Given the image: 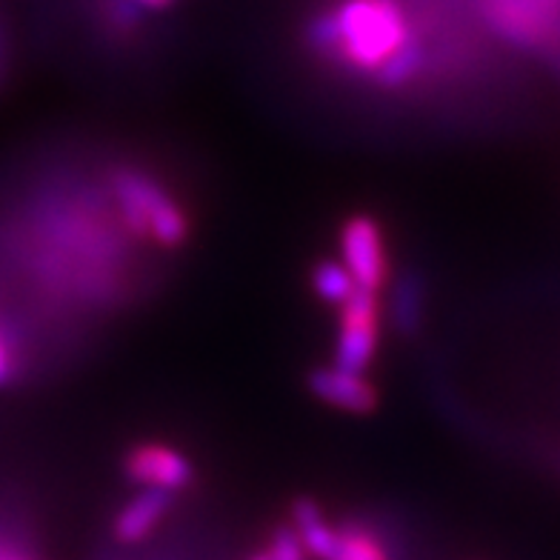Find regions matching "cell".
<instances>
[{
  "label": "cell",
  "mask_w": 560,
  "mask_h": 560,
  "mask_svg": "<svg viewBox=\"0 0 560 560\" xmlns=\"http://www.w3.org/2000/svg\"><path fill=\"white\" fill-rule=\"evenodd\" d=\"M406 12L398 0H343L310 23L315 52L332 55L358 74H381L412 44Z\"/></svg>",
  "instance_id": "1"
},
{
  "label": "cell",
  "mask_w": 560,
  "mask_h": 560,
  "mask_svg": "<svg viewBox=\"0 0 560 560\" xmlns=\"http://www.w3.org/2000/svg\"><path fill=\"white\" fill-rule=\"evenodd\" d=\"M109 192L129 235L163 252L180 249L192 237V218L155 175L132 166L112 172Z\"/></svg>",
  "instance_id": "2"
},
{
  "label": "cell",
  "mask_w": 560,
  "mask_h": 560,
  "mask_svg": "<svg viewBox=\"0 0 560 560\" xmlns=\"http://www.w3.org/2000/svg\"><path fill=\"white\" fill-rule=\"evenodd\" d=\"M340 264L352 275L354 287L381 295L389 283V246L375 214L358 212L343 221L338 235Z\"/></svg>",
  "instance_id": "3"
},
{
  "label": "cell",
  "mask_w": 560,
  "mask_h": 560,
  "mask_svg": "<svg viewBox=\"0 0 560 560\" xmlns=\"http://www.w3.org/2000/svg\"><path fill=\"white\" fill-rule=\"evenodd\" d=\"M377 349H381V295L358 289L347 303L338 306V338H335L332 363L366 375Z\"/></svg>",
  "instance_id": "4"
},
{
  "label": "cell",
  "mask_w": 560,
  "mask_h": 560,
  "mask_svg": "<svg viewBox=\"0 0 560 560\" xmlns=\"http://www.w3.org/2000/svg\"><path fill=\"white\" fill-rule=\"evenodd\" d=\"M124 472L135 487L158 489L166 494L184 492L195 483L192 460L180 450L161 441L135 443L124 457Z\"/></svg>",
  "instance_id": "5"
},
{
  "label": "cell",
  "mask_w": 560,
  "mask_h": 560,
  "mask_svg": "<svg viewBox=\"0 0 560 560\" xmlns=\"http://www.w3.org/2000/svg\"><path fill=\"white\" fill-rule=\"evenodd\" d=\"M483 12L494 30L512 44L535 46L552 32L560 0H483Z\"/></svg>",
  "instance_id": "6"
},
{
  "label": "cell",
  "mask_w": 560,
  "mask_h": 560,
  "mask_svg": "<svg viewBox=\"0 0 560 560\" xmlns=\"http://www.w3.org/2000/svg\"><path fill=\"white\" fill-rule=\"evenodd\" d=\"M310 392L315 400L347 415H372L381 404L377 386L363 372H349L335 363L312 369Z\"/></svg>",
  "instance_id": "7"
},
{
  "label": "cell",
  "mask_w": 560,
  "mask_h": 560,
  "mask_svg": "<svg viewBox=\"0 0 560 560\" xmlns=\"http://www.w3.org/2000/svg\"><path fill=\"white\" fill-rule=\"evenodd\" d=\"M172 498L175 494L158 492V489H140L115 517V538L120 544H138L149 538L172 509Z\"/></svg>",
  "instance_id": "8"
},
{
  "label": "cell",
  "mask_w": 560,
  "mask_h": 560,
  "mask_svg": "<svg viewBox=\"0 0 560 560\" xmlns=\"http://www.w3.org/2000/svg\"><path fill=\"white\" fill-rule=\"evenodd\" d=\"M324 560H389V552L377 532L358 521H349L332 529V544Z\"/></svg>",
  "instance_id": "9"
},
{
  "label": "cell",
  "mask_w": 560,
  "mask_h": 560,
  "mask_svg": "<svg viewBox=\"0 0 560 560\" xmlns=\"http://www.w3.org/2000/svg\"><path fill=\"white\" fill-rule=\"evenodd\" d=\"M312 289H315V295L320 301L335 306V310L358 292L352 275L347 272V266L340 264V260H320L312 269Z\"/></svg>",
  "instance_id": "10"
},
{
  "label": "cell",
  "mask_w": 560,
  "mask_h": 560,
  "mask_svg": "<svg viewBox=\"0 0 560 560\" xmlns=\"http://www.w3.org/2000/svg\"><path fill=\"white\" fill-rule=\"evenodd\" d=\"M266 555L272 560H306V549H303L301 538L292 526H280V529L272 532L269 538V546H266Z\"/></svg>",
  "instance_id": "11"
},
{
  "label": "cell",
  "mask_w": 560,
  "mask_h": 560,
  "mask_svg": "<svg viewBox=\"0 0 560 560\" xmlns=\"http://www.w3.org/2000/svg\"><path fill=\"white\" fill-rule=\"evenodd\" d=\"M12 375H15V349L9 343L7 332L0 329V386L7 384Z\"/></svg>",
  "instance_id": "12"
},
{
  "label": "cell",
  "mask_w": 560,
  "mask_h": 560,
  "mask_svg": "<svg viewBox=\"0 0 560 560\" xmlns=\"http://www.w3.org/2000/svg\"><path fill=\"white\" fill-rule=\"evenodd\" d=\"M0 560H32L30 555H23L18 546H12L9 540H0Z\"/></svg>",
  "instance_id": "13"
},
{
  "label": "cell",
  "mask_w": 560,
  "mask_h": 560,
  "mask_svg": "<svg viewBox=\"0 0 560 560\" xmlns=\"http://www.w3.org/2000/svg\"><path fill=\"white\" fill-rule=\"evenodd\" d=\"M132 7H140V9H166L172 7L175 0H129Z\"/></svg>",
  "instance_id": "14"
},
{
  "label": "cell",
  "mask_w": 560,
  "mask_h": 560,
  "mask_svg": "<svg viewBox=\"0 0 560 560\" xmlns=\"http://www.w3.org/2000/svg\"><path fill=\"white\" fill-rule=\"evenodd\" d=\"M249 560H272V558H269L266 552H260V555H255V558H249Z\"/></svg>",
  "instance_id": "15"
}]
</instances>
